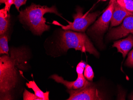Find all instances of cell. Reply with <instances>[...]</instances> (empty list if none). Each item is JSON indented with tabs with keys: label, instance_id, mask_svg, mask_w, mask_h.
Here are the masks:
<instances>
[{
	"label": "cell",
	"instance_id": "1",
	"mask_svg": "<svg viewBox=\"0 0 133 100\" xmlns=\"http://www.w3.org/2000/svg\"><path fill=\"white\" fill-rule=\"evenodd\" d=\"M28 59L24 48H12L10 55L0 58L1 100H12L10 92L15 87L18 79V70L22 69Z\"/></svg>",
	"mask_w": 133,
	"mask_h": 100
},
{
	"label": "cell",
	"instance_id": "2",
	"mask_svg": "<svg viewBox=\"0 0 133 100\" xmlns=\"http://www.w3.org/2000/svg\"><path fill=\"white\" fill-rule=\"evenodd\" d=\"M47 13H54L61 16L54 6L48 7L32 3L20 12L18 18L20 21L27 25L34 34L41 35L50 28V26L45 24L46 18L44 17V15Z\"/></svg>",
	"mask_w": 133,
	"mask_h": 100
},
{
	"label": "cell",
	"instance_id": "3",
	"mask_svg": "<svg viewBox=\"0 0 133 100\" xmlns=\"http://www.w3.org/2000/svg\"><path fill=\"white\" fill-rule=\"evenodd\" d=\"M59 46L63 51L69 49H75L82 52H89L98 57L99 53L87 35L84 32H77L70 30H65L61 32Z\"/></svg>",
	"mask_w": 133,
	"mask_h": 100
},
{
	"label": "cell",
	"instance_id": "4",
	"mask_svg": "<svg viewBox=\"0 0 133 100\" xmlns=\"http://www.w3.org/2000/svg\"><path fill=\"white\" fill-rule=\"evenodd\" d=\"M76 13L72 16L73 22H69V25L63 26L57 21L53 22V24L60 26L64 30H71L76 32H84L88 27L92 24L100 14L99 12L89 13L88 12L84 15L83 9L80 6L77 7Z\"/></svg>",
	"mask_w": 133,
	"mask_h": 100
},
{
	"label": "cell",
	"instance_id": "5",
	"mask_svg": "<svg viewBox=\"0 0 133 100\" xmlns=\"http://www.w3.org/2000/svg\"><path fill=\"white\" fill-rule=\"evenodd\" d=\"M116 1L110 0L108 6L101 16L88 30V33L92 36L101 44L103 35L107 30L111 22Z\"/></svg>",
	"mask_w": 133,
	"mask_h": 100
},
{
	"label": "cell",
	"instance_id": "6",
	"mask_svg": "<svg viewBox=\"0 0 133 100\" xmlns=\"http://www.w3.org/2000/svg\"><path fill=\"white\" fill-rule=\"evenodd\" d=\"M69 97L68 100H101L103 98L99 91L91 84L79 89H68Z\"/></svg>",
	"mask_w": 133,
	"mask_h": 100
},
{
	"label": "cell",
	"instance_id": "7",
	"mask_svg": "<svg viewBox=\"0 0 133 100\" xmlns=\"http://www.w3.org/2000/svg\"><path fill=\"white\" fill-rule=\"evenodd\" d=\"M130 34L133 35V15L125 17L121 25L111 29L107 35V38L110 40L118 39Z\"/></svg>",
	"mask_w": 133,
	"mask_h": 100
},
{
	"label": "cell",
	"instance_id": "8",
	"mask_svg": "<svg viewBox=\"0 0 133 100\" xmlns=\"http://www.w3.org/2000/svg\"><path fill=\"white\" fill-rule=\"evenodd\" d=\"M50 78L53 79L58 83L63 84L69 90L79 89L91 84L85 78L83 74H78L77 79L72 81L65 80L62 77L57 74L51 75Z\"/></svg>",
	"mask_w": 133,
	"mask_h": 100
},
{
	"label": "cell",
	"instance_id": "9",
	"mask_svg": "<svg viewBox=\"0 0 133 100\" xmlns=\"http://www.w3.org/2000/svg\"><path fill=\"white\" fill-rule=\"evenodd\" d=\"M133 16V12L126 10L116 2H115L113 12L111 20V26H115L119 25L127 16Z\"/></svg>",
	"mask_w": 133,
	"mask_h": 100
},
{
	"label": "cell",
	"instance_id": "10",
	"mask_svg": "<svg viewBox=\"0 0 133 100\" xmlns=\"http://www.w3.org/2000/svg\"><path fill=\"white\" fill-rule=\"evenodd\" d=\"M112 47L116 48L118 52L122 54L123 58L124 59L133 47V34H130L126 38L116 41L114 43Z\"/></svg>",
	"mask_w": 133,
	"mask_h": 100
},
{
	"label": "cell",
	"instance_id": "11",
	"mask_svg": "<svg viewBox=\"0 0 133 100\" xmlns=\"http://www.w3.org/2000/svg\"><path fill=\"white\" fill-rule=\"evenodd\" d=\"M10 15L5 8L0 10V35L6 33L9 24Z\"/></svg>",
	"mask_w": 133,
	"mask_h": 100
},
{
	"label": "cell",
	"instance_id": "12",
	"mask_svg": "<svg viewBox=\"0 0 133 100\" xmlns=\"http://www.w3.org/2000/svg\"><path fill=\"white\" fill-rule=\"evenodd\" d=\"M26 85L29 89H33L34 92V94L39 98H42L43 100H49L50 92L49 91H46L45 92H43L39 88L34 81H29L28 83H26Z\"/></svg>",
	"mask_w": 133,
	"mask_h": 100
},
{
	"label": "cell",
	"instance_id": "13",
	"mask_svg": "<svg viewBox=\"0 0 133 100\" xmlns=\"http://www.w3.org/2000/svg\"><path fill=\"white\" fill-rule=\"evenodd\" d=\"M26 2L25 0H0V3L5 4L4 8L9 13L12 5L14 4L17 10L19 11L20 7L22 5L26 4Z\"/></svg>",
	"mask_w": 133,
	"mask_h": 100
},
{
	"label": "cell",
	"instance_id": "14",
	"mask_svg": "<svg viewBox=\"0 0 133 100\" xmlns=\"http://www.w3.org/2000/svg\"><path fill=\"white\" fill-rule=\"evenodd\" d=\"M9 51L8 36L6 33L0 35V54L8 55Z\"/></svg>",
	"mask_w": 133,
	"mask_h": 100
},
{
	"label": "cell",
	"instance_id": "15",
	"mask_svg": "<svg viewBox=\"0 0 133 100\" xmlns=\"http://www.w3.org/2000/svg\"><path fill=\"white\" fill-rule=\"evenodd\" d=\"M116 2L124 9L133 13V0H116Z\"/></svg>",
	"mask_w": 133,
	"mask_h": 100
},
{
	"label": "cell",
	"instance_id": "16",
	"mask_svg": "<svg viewBox=\"0 0 133 100\" xmlns=\"http://www.w3.org/2000/svg\"><path fill=\"white\" fill-rule=\"evenodd\" d=\"M84 76L87 80L92 81L94 77V73L92 68L88 64L86 65L84 71Z\"/></svg>",
	"mask_w": 133,
	"mask_h": 100
},
{
	"label": "cell",
	"instance_id": "17",
	"mask_svg": "<svg viewBox=\"0 0 133 100\" xmlns=\"http://www.w3.org/2000/svg\"><path fill=\"white\" fill-rule=\"evenodd\" d=\"M23 100H43L36 96L35 94L31 93L26 89H24L23 93Z\"/></svg>",
	"mask_w": 133,
	"mask_h": 100
},
{
	"label": "cell",
	"instance_id": "18",
	"mask_svg": "<svg viewBox=\"0 0 133 100\" xmlns=\"http://www.w3.org/2000/svg\"><path fill=\"white\" fill-rule=\"evenodd\" d=\"M86 66V65L85 63L83 61H81L80 62L78 63L76 68V72L77 75L83 74Z\"/></svg>",
	"mask_w": 133,
	"mask_h": 100
},
{
	"label": "cell",
	"instance_id": "19",
	"mask_svg": "<svg viewBox=\"0 0 133 100\" xmlns=\"http://www.w3.org/2000/svg\"><path fill=\"white\" fill-rule=\"evenodd\" d=\"M125 65L129 67H133V49L130 51L125 63Z\"/></svg>",
	"mask_w": 133,
	"mask_h": 100
},
{
	"label": "cell",
	"instance_id": "20",
	"mask_svg": "<svg viewBox=\"0 0 133 100\" xmlns=\"http://www.w3.org/2000/svg\"><path fill=\"white\" fill-rule=\"evenodd\" d=\"M130 100H133V93L130 96Z\"/></svg>",
	"mask_w": 133,
	"mask_h": 100
},
{
	"label": "cell",
	"instance_id": "21",
	"mask_svg": "<svg viewBox=\"0 0 133 100\" xmlns=\"http://www.w3.org/2000/svg\"><path fill=\"white\" fill-rule=\"evenodd\" d=\"M25 1H26V2L27 1V0H25Z\"/></svg>",
	"mask_w": 133,
	"mask_h": 100
}]
</instances>
